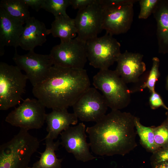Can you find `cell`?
<instances>
[{"label": "cell", "instance_id": "obj_1", "mask_svg": "<svg viewBox=\"0 0 168 168\" xmlns=\"http://www.w3.org/2000/svg\"><path fill=\"white\" fill-rule=\"evenodd\" d=\"M135 116L111 110L93 126L86 128L90 148L99 156H124L137 146Z\"/></svg>", "mask_w": 168, "mask_h": 168}, {"label": "cell", "instance_id": "obj_2", "mask_svg": "<svg viewBox=\"0 0 168 168\" xmlns=\"http://www.w3.org/2000/svg\"><path fill=\"white\" fill-rule=\"evenodd\" d=\"M90 85L85 69L53 65L47 77L33 86L32 93L46 108L67 109L73 106Z\"/></svg>", "mask_w": 168, "mask_h": 168}, {"label": "cell", "instance_id": "obj_3", "mask_svg": "<svg viewBox=\"0 0 168 168\" xmlns=\"http://www.w3.org/2000/svg\"><path fill=\"white\" fill-rule=\"evenodd\" d=\"M28 131L20 129L11 140L1 145L0 168H28L40 142Z\"/></svg>", "mask_w": 168, "mask_h": 168}, {"label": "cell", "instance_id": "obj_4", "mask_svg": "<svg viewBox=\"0 0 168 168\" xmlns=\"http://www.w3.org/2000/svg\"><path fill=\"white\" fill-rule=\"evenodd\" d=\"M92 84L101 92L111 110H120L130 103L131 90L115 70H100L93 77Z\"/></svg>", "mask_w": 168, "mask_h": 168}, {"label": "cell", "instance_id": "obj_5", "mask_svg": "<svg viewBox=\"0 0 168 168\" xmlns=\"http://www.w3.org/2000/svg\"><path fill=\"white\" fill-rule=\"evenodd\" d=\"M27 78L16 66L0 63V110H6L20 104Z\"/></svg>", "mask_w": 168, "mask_h": 168}, {"label": "cell", "instance_id": "obj_6", "mask_svg": "<svg viewBox=\"0 0 168 168\" xmlns=\"http://www.w3.org/2000/svg\"><path fill=\"white\" fill-rule=\"evenodd\" d=\"M86 47L90 65L100 70L109 69L116 62L121 53L120 43L107 33L87 40Z\"/></svg>", "mask_w": 168, "mask_h": 168}, {"label": "cell", "instance_id": "obj_7", "mask_svg": "<svg viewBox=\"0 0 168 168\" xmlns=\"http://www.w3.org/2000/svg\"><path fill=\"white\" fill-rule=\"evenodd\" d=\"M45 108L37 99L27 98L10 112L5 120L20 129H39L45 122Z\"/></svg>", "mask_w": 168, "mask_h": 168}, {"label": "cell", "instance_id": "obj_8", "mask_svg": "<svg viewBox=\"0 0 168 168\" xmlns=\"http://www.w3.org/2000/svg\"><path fill=\"white\" fill-rule=\"evenodd\" d=\"M86 43L77 37L67 41L61 42L54 46L49 54L53 65L66 68L84 69L87 60Z\"/></svg>", "mask_w": 168, "mask_h": 168}, {"label": "cell", "instance_id": "obj_9", "mask_svg": "<svg viewBox=\"0 0 168 168\" xmlns=\"http://www.w3.org/2000/svg\"><path fill=\"white\" fill-rule=\"evenodd\" d=\"M16 66L25 71L28 80L33 86L42 82L48 77L53 66L49 54H42L30 51L24 55L18 54L16 49L12 58Z\"/></svg>", "mask_w": 168, "mask_h": 168}, {"label": "cell", "instance_id": "obj_10", "mask_svg": "<svg viewBox=\"0 0 168 168\" xmlns=\"http://www.w3.org/2000/svg\"><path fill=\"white\" fill-rule=\"evenodd\" d=\"M73 113L82 121L97 122L105 114L108 107L103 96L95 87H90L72 106Z\"/></svg>", "mask_w": 168, "mask_h": 168}, {"label": "cell", "instance_id": "obj_11", "mask_svg": "<svg viewBox=\"0 0 168 168\" xmlns=\"http://www.w3.org/2000/svg\"><path fill=\"white\" fill-rule=\"evenodd\" d=\"M103 9L98 0L86 7L78 10L74 18L77 37L86 42L97 37L102 28Z\"/></svg>", "mask_w": 168, "mask_h": 168}, {"label": "cell", "instance_id": "obj_12", "mask_svg": "<svg viewBox=\"0 0 168 168\" xmlns=\"http://www.w3.org/2000/svg\"><path fill=\"white\" fill-rule=\"evenodd\" d=\"M86 126L83 123L70 126L60 134V144L77 161L86 162L96 157L91 152L89 143L87 142Z\"/></svg>", "mask_w": 168, "mask_h": 168}, {"label": "cell", "instance_id": "obj_13", "mask_svg": "<svg viewBox=\"0 0 168 168\" xmlns=\"http://www.w3.org/2000/svg\"><path fill=\"white\" fill-rule=\"evenodd\" d=\"M133 3L102 9V26L106 33L113 36L126 33L130 28L134 16Z\"/></svg>", "mask_w": 168, "mask_h": 168}, {"label": "cell", "instance_id": "obj_14", "mask_svg": "<svg viewBox=\"0 0 168 168\" xmlns=\"http://www.w3.org/2000/svg\"><path fill=\"white\" fill-rule=\"evenodd\" d=\"M143 56L139 53L127 50L119 56L115 70L126 84L138 82L140 77L146 71V66L142 60Z\"/></svg>", "mask_w": 168, "mask_h": 168}, {"label": "cell", "instance_id": "obj_15", "mask_svg": "<svg viewBox=\"0 0 168 168\" xmlns=\"http://www.w3.org/2000/svg\"><path fill=\"white\" fill-rule=\"evenodd\" d=\"M25 23L8 14L0 7V55L4 53V47L19 46Z\"/></svg>", "mask_w": 168, "mask_h": 168}, {"label": "cell", "instance_id": "obj_16", "mask_svg": "<svg viewBox=\"0 0 168 168\" xmlns=\"http://www.w3.org/2000/svg\"><path fill=\"white\" fill-rule=\"evenodd\" d=\"M25 24L19 46L26 50L34 51L35 47L46 42L47 36L49 34V29L43 22L34 17H30Z\"/></svg>", "mask_w": 168, "mask_h": 168}, {"label": "cell", "instance_id": "obj_17", "mask_svg": "<svg viewBox=\"0 0 168 168\" xmlns=\"http://www.w3.org/2000/svg\"><path fill=\"white\" fill-rule=\"evenodd\" d=\"M78 118L74 113H70L67 109L53 110L46 114L45 122L48 134L45 138L53 140L56 139L61 133L71 125L78 122Z\"/></svg>", "mask_w": 168, "mask_h": 168}, {"label": "cell", "instance_id": "obj_18", "mask_svg": "<svg viewBox=\"0 0 168 168\" xmlns=\"http://www.w3.org/2000/svg\"><path fill=\"white\" fill-rule=\"evenodd\" d=\"M153 14L156 22L158 52L168 54V0H159Z\"/></svg>", "mask_w": 168, "mask_h": 168}, {"label": "cell", "instance_id": "obj_19", "mask_svg": "<svg viewBox=\"0 0 168 168\" xmlns=\"http://www.w3.org/2000/svg\"><path fill=\"white\" fill-rule=\"evenodd\" d=\"M49 34L54 37L59 38L61 42H66L76 37L77 30L74 19L68 15L55 17V19L49 29Z\"/></svg>", "mask_w": 168, "mask_h": 168}, {"label": "cell", "instance_id": "obj_20", "mask_svg": "<svg viewBox=\"0 0 168 168\" xmlns=\"http://www.w3.org/2000/svg\"><path fill=\"white\" fill-rule=\"evenodd\" d=\"M45 148L40 153V159L34 163L31 167L28 168H61L62 159L57 158L55 151L60 145V141H54L49 138H45Z\"/></svg>", "mask_w": 168, "mask_h": 168}, {"label": "cell", "instance_id": "obj_21", "mask_svg": "<svg viewBox=\"0 0 168 168\" xmlns=\"http://www.w3.org/2000/svg\"><path fill=\"white\" fill-rule=\"evenodd\" d=\"M0 7L10 16L25 23L31 17L29 7L22 0H2Z\"/></svg>", "mask_w": 168, "mask_h": 168}, {"label": "cell", "instance_id": "obj_22", "mask_svg": "<svg viewBox=\"0 0 168 168\" xmlns=\"http://www.w3.org/2000/svg\"><path fill=\"white\" fill-rule=\"evenodd\" d=\"M134 123L136 133L143 147L147 152L152 153L159 149L155 142L153 127L142 125L140 122V119L137 117H135Z\"/></svg>", "mask_w": 168, "mask_h": 168}, {"label": "cell", "instance_id": "obj_23", "mask_svg": "<svg viewBox=\"0 0 168 168\" xmlns=\"http://www.w3.org/2000/svg\"><path fill=\"white\" fill-rule=\"evenodd\" d=\"M70 5V0H44L42 9L52 13L55 17L67 16L66 9Z\"/></svg>", "mask_w": 168, "mask_h": 168}, {"label": "cell", "instance_id": "obj_24", "mask_svg": "<svg viewBox=\"0 0 168 168\" xmlns=\"http://www.w3.org/2000/svg\"><path fill=\"white\" fill-rule=\"evenodd\" d=\"M152 65L146 81L140 87V91L147 88L151 93L155 91V86L160 76L159 68L160 61L158 58L154 57L152 59Z\"/></svg>", "mask_w": 168, "mask_h": 168}, {"label": "cell", "instance_id": "obj_25", "mask_svg": "<svg viewBox=\"0 0 168 168\" xmlns=\"http://www.w3.org/2000/svg\"><path fill=\"white\" fill-rule=\"evenodd\" d=\"M156 144L158 148L168 147V120L166 119L161 124L153 127Z\"/></svg>", "mask_w": 168, "mask_h": 168}, {"label": "cell", "instance_id": "obj_26", "mask_svg": "<svg viewBox=\"0 0 168 168\" xmlns=\"http://www.w3.org/2000/svg\"><path fill=\"white\" fill-rule=\"evenodd\" d=\"M159 0H140V11L138 16L139 19H147L153 14Z\"/></svg>", "mask_w": 168, "mask_h": 168}, {"label": "cell", "instance_id": "obj_27", "mask_svg": "<svg viewBox=\"0 0 168 168\" xmlns=\"http://www.w3.org/2000/svg\"><path fill=\"white\" fill-rule=\"evenodd\" d=\"M168 161V147L158 149L152 153L150 161L151 165Z\"/></svg>", "mask_w": 168, "mask_h": 168}, {"label": "cell", "instance_id": "obj_28", "mask_svg": "<svg viewBox=\"0 0 168 168\" xmlns=\"http://www.w3.org/2000/svg\"><path fill=\"white\" fill-rule=\"evenodd\" d=\"M149 98V104L151 109L155 110L162 107L168 110V107L165 104L161 96L156 91L151 93Z\"/></svg>", "mask_w": 168, "mask_h": 168}, {"label": "cell", "instance_id": "obj_29", "mask_svg": "<svg viewBox=\"0 0 168 168\" xmlns=\"http://www.w3.org/2000/svg\"><path fill=\"white\" fill-rule=\"evenodd\" d=\"M139 1L137 0H98L102 9L110 7L124 4L133 3Z\"/></svg>", "mask_w": 168, "mask_h": 168}, {"label": "cell", "instance_id": "obj_30", "mask_svg": "<svg viewBox=\"0 0 168 168\" xmlns=\"http://www.w3.org/2000/svg\"><path fill=\"white\" fill-rule=\"evenodd\" d=\"M95 0H70V5L78 10L85 8L92 3Z\"/></svg>", "mask_w": 168, "mask_h": 168}, {"label": "cell", "instance_id": "obj_31", "mask_svg": "<svg viewBox=\"0 0 168 168\" xmlns=\"http://www.w3.org/2000/svg\"><path fill=\"white\" fill-rule=\"evenodd\" d=\"M28 7H30L37 12L43 8L44 0H22Z\"/></svg>", "mask_w": 168, "mask_h": 168}, {"label": "cell", "instance_id": "obj_32", "mask_svg": "<svg viewBox=\"0 0 168 168\" xmlns=\"http://www.w3.org/2000/svg\"><path fill=\"white\" fill-rule=\"evenodd\" d=\"M152 168H168V161L151 165Z\"/></svg>", "mask_w": 168, "mask_h": 168}, {"label": "cell", "instance_id": "obj_33", "mask_svg": "<svg viewBox=\"0 0 168 168\" xmlns=\"http://www.w3.org/2000/svg\"><path fill=\"white\" fill-rule=\"evenodd\" d=\"M166 89L168 91V75L166 79Z\"/></svg>", "mask_w": 168, "mask_h": 168}, {"label": "cell", "instance_id": "obj_34", "mask_svg": "<svg viewBox=\"0 0 168 168\" xmlns=\"http://www.w3.org/2000/svg\"><path fill=\"white\" fill-rule=\"evenodd\" d=\"M166 119L168 120V110H167L166 112Z\"/></svg>", "mask_w": 168, "mask_h": 168}]
</instances>
